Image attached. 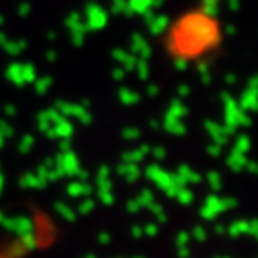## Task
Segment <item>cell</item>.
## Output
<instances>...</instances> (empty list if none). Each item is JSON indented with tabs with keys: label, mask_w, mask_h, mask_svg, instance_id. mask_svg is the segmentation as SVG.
Segmentation results:
<instances>
[{
	"label": "cell",
	"mask_w": 258,
	"mask_h": 258,
	"mask_svg": "<svg viewBox=\"0 0 258 258\" xmlns=\"http://www.w3.org/2000/svg\"><path fill=\"white\" fill-rule=\"evenodd\" d=\"M225 42V29L208 4L193 5L168 22L163 50L178 66H203L218 55Z\"/></svg>",
	"instance_id": "6da1fadb"
}]
</instances>
